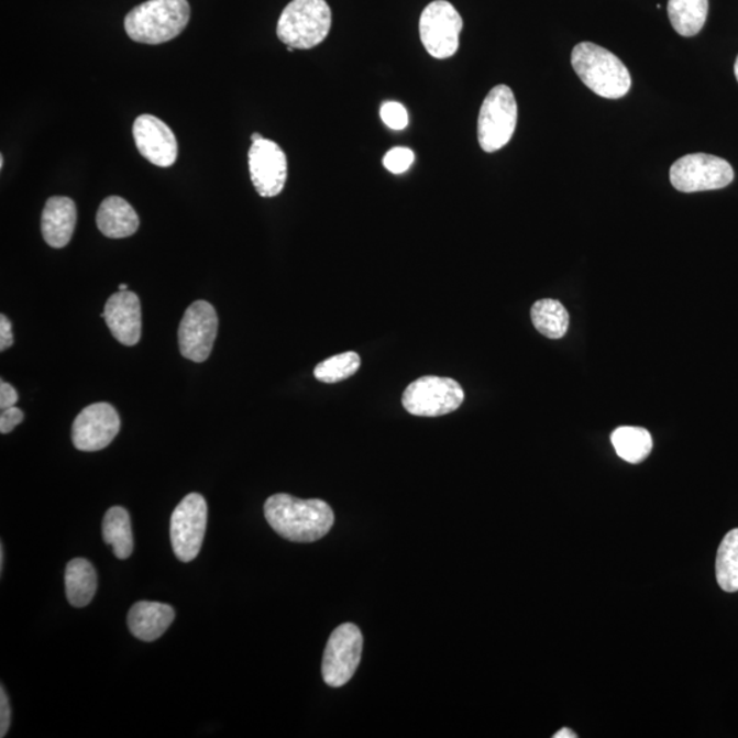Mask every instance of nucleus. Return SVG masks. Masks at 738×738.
Wrapping results in <instances>:
<instances>
[{"mask_svg":"<svg viewBox=\"0 0 738 738\" xmlns=\"http://www.w3.org/2000/svg\"><path fill=\"white\" fill-rule=\"evenodd\" d=\"M264 515L279 537L296 543H312L334 526V511L322 499H298L275 494L264 505Z\"/></svg>","mask_w":738,"mask_h":738,"instance_id":"obj_1","label":"nucleus"},{"mask_svg":"<svg viewBox=\"0 0 738 738\" xmlns=\"http://www.w3.org/2000/svg\"><path fill=\"white\" fill-rule=\"evenodd\" d=\"M190 20L188 0H148L125 19V31L133 42L167 43L181 35Z\"/></svg>","mask_w":738,"mask_h":738,"instance_id":"obj_2","label":"nucleus"},{"mask_svg":"<svg viewBox=\"0 0 738 738\" xmlns=\"http://www.w3.org/2000/svg\"><path fill=\"white\" fill-rule=\"evenodd\" d=\"M572 66L580 80L602 98H624L632 87V78L623 60L594 43H580L573 48Z\"/></svg>","mask_w":738,"mask_h":738,"instance_id":"obj_3","label":"nucleus"},{"mask_svg":"<svg viewBox=\"0 0 738 738\" xmlns=\"http://www.w3.org/2000/svg\"><path fill=\"white\" fill-rule=\"evenodd\" d=\"M331 20L326 0H291L282 11L277 35L287 47L313 48L329 36Z\"/></svg>","mask_w":738,"mask_h":738,"instance_id":"obj_4","label":"nucleus"},{"mask_svg":"<svg viewBox=\"0 0 738 738\" xmlns=\"http://www.w3.org/2000/svg\"><path fill=\"white\" fill-rule=\"evenodd\" d=\"M517 101L508 86H497L484 99L478 114L477 136L484 152L503 150L515 134Z\"/></svg>","mask_w":738,"mask_h":738,"instance_id":"obj_5","label":"nucleus"},{"mask_svg":"<svg viewBox=\"0 0 738 738\" xmlns=\"http://www.w3.org/2000/svg\"><path fill=\"white\" fill-rule=\"evenodd\" d=\"M465 394L458 381L441 376H422L404 392L403 405L410 415L439 417L454 412Z\"/></svg>","mask_w":738,"mask_h":738,"instance_id":"obj_6","label":"nucleus"},{"mask_svg":"<svg viewBox=\"0 0 738 738\" xmlns=\"http://www.w3.org/2000/svg\"><path fill=\"white\" fill-rule=\"evenodd\" d=\"M734 179L729 162L707 154L686 155L670 168V183L683 194L723 189Z\"/></svg>","mask_w":738,"mask_h":738,"instance_id":"obj_7","label":"nucleus"},{"mask_svg":"<svg viewBox=\"0 0 738 738\" xmlns=\"http://www.w3.org/2000/svg\"><path fill=\"white\" fill-rule=\"evenodd\" d=\"M462 26L464 22L454 5L447 0H436L422 10L420 16L422 46L433 58H452L460 47Z\"/></svg>","mask_w":738,"mask_h":738,"instance_id":"obj_8","label":"nucleus"},{"mask_svg":"<svg viewBox=\"0 0 738 738\" xmlns=\"http://www.w3.org/2000/svg\"><path fill=\"white\" fill-rule=\"evenodd\" d=\"M363 652V635L354 624H342L327 641L322 674L324 683L340 689L351 681Z\"/></svg>","mask_w":738,"mask_h":738,"instance_id":"obj_9","label":"nucleus"},{"mask_svg":"<svg viewBox=\"0 0 738 738\" xmlns=\"http://www.w3.org/2000/svg\"><path fill=\"white\" fill-rule=\"evenodd\" d=\"M207 503L200 494L186 495L172 516L170 537L174 554L181 562L199 555L207 528Z\"/></svg>","mask_w":738,"mask_h":738,"instance_id":"obj_10","label":"nucleus"},{"mask_svg":"<svg viewBox=\"0 0 738 738\" xmlns=\"http://www.w3.org/2000/svg\"><path fill=\"white\" fill-rule=\"evenodd\" d=\"M216 308L207 301H195L186 309L178 329L179 352L195 363H205L218 334Z\"/></svg>","mask_w":738,"mask_h":738,"instance_id":"obj_11","label":"nucleus"},{"mask_svg":"<svg viewBox=\"0 0 738 738\" xmlns=\"http://www.w3.org/2000/svg\"><path fill=\"white\" fill-rule=\"evenodd\" d=\"M121 419L112 405L98 403L82 409L73 422L71 439L81 452H99L114 441Z\"/></svg>","mask_w":738,"mask_h":738,"instance_id":"obj_12","label":"nucleus"},{"mask_svg":"<svg viewBox=\"0 0 738 738\" xmlns=\"http://www.w3.org/2000/svg\"><path fill=\"white\" fill-rule=\"evenodd\" d=\"M250 173L253 186L262 197H275L285 188L287 179V157L275 141L262 139L252 143Z\"/></svg>","mask_w":738,"mask_h":738,"instance_id":"obj_13","label":"nucleus"},{"mask_svg":"<svg viewBox=\"0 0 738 738\" xmlns=\"http://www.w3.org/2000/svg\"><path fill=\"white\" fill-rule=\"evenodd\" d=\"M137 150L152 165L170 167L178 156V143L170 128L154 115H140L133 125Z\"/></svg>","mask_w":738,"mask_h":738,"instance_id":"obj_14","label":"nucleus"},{"mask_svg":"<svg viewBox=\"0 0 738 738\" xmlns=\"http://www.w3.org/2000/svg\"><path fill=\"white\" fill-rule=\"evenodd\" d=\"M101 318L118 342L137 345L141 338V304L136 293L118 290L107 300Z\"/></svg>","mask_w":738,"mask_h":738,"instance_id":"obj_15","label":"nucleus"},{"mask_svg":"<svg viewBox=\"0 0 738 738\" xmlns=\"http://www.w3.org/2000/svg\"><path fill=\"white\" fill-rule=\"evenodd\" d=\"M77 223V207L69 197H49L42 216L44 241L55 250L69 244Z\"/></svg>","mask_w":738,"mask_h":738,"instance_id":"obj_16","label":"nucleus"},{"mask_svg":"<svg viewBox=\"0 0 738 738\" xmlns=\"http://www.w3.org/2000/svg\"><path fill=\"white\" fill-rule=\"evenodd\" d=\"M176 618L172 606L157 602H137L128 616L129 629L141 641H155L165 635Z\"/></svg>","mask_w":738,"mask_h":738,"instance_id":"obj_17","label":"nucleus"},{"mask_svg":"<svg viewBox=\"0 0 738 738\" xmlns=\"http://www.w3.org/2000/svg\"><path fill=\"white\" fill-rule=\"evenodd\" d=\"M96 223L101 234L109 239H126L136 233L140 219L126 200L120 196H110L101 202Z\"/></svg>","mask_w":738,"mask_h":738,"instance_id":"obj_18","label":"nucleus"},{"mask_svg":"<svg viewBox=\"0 0 738 738\" xmlns=\"http://www.w3.org/2000/svg\"><path fill=\"white\" fill-rule=\"evenodd\" d=\"M67 601L71 606L86 607L92 602L98 588V577L91 562L76 558L67 563L65 572Z\"/></svg>","mask_w":738,"mask_h":738,"instance_id":"obj_19","label":"nucleus"},{"mask_svg":"<svg viewBox=\"0 0 738 738\" xmlns=\"http://www.w3.org/2000/svg\"><path fill=\"white\" fill-rule=\"evenodd\" d=\"M103 540L111 546L112 553L120 560H128L133 553L134 540L131 516L121 506H114L103 518Z\"/></svg>","mask_w":738,"mask_h":738,"instance_id":"obj_20","label":"nucleus"},{"mask_svg":"<svg viewBox=\"0 0 738 738\" xmlns=\"http://www.w3.org/2000/svg\"><path fill=\"white\" fill-rule=\"evenodd\" d=\"M668 13L679 35L696 36L706 24L708 0H669Z\"/></svg>","mask_w":738,"mask_h":738,"instance_id":"obj_21","label":"nucleus"},{"mask_svg":"<svg viewBox=\"0 0 738 738\" xmlns=\"http://www.w3.org/2000/svg\"><path fill=\"white\" fill-rule=\"evenodd\" d=\"M531 319L540 334L550 340H560L569 329V313L560 301L544 298L533 304Z\"/></svg>","mask_w":738,"mask_h":738,"instance_id":"obj_22","label":"nucleus"},{"mask_svg":"<svg viewBox=\"0 0 738 738\" xmlns=\"http://www.w3.org/2000/svg\"><path fill=\"white\" fill-rule=\"evenodd\" d=\"M617 454L630 464L645 461L652 450L651 433L640 427H619L612 433Z\"/></svg>","mask_w":738,"mask_h":738,"instance_id":"obj_23","label":"nucleus"},{"mask_svg":"<svg viewBox=\"0 0 738 738\" xmlns=\"http://www.w3.org/2000/svg\"><path fill=\"white\" fill-rule=\"evenodd\" d=\"M717 582L725 593L738 591V528L726 535L715 562Z\"/></svg>","mask_w":738,"mask_h":738,"instance_id":"obj_24","label":"nucleus"},{"mask_svg":"<svg viewBox=\"0 0 738 738\" xmlns=\"http://www.w3.org/2000/svg\"><path fill=\"white\" fill-rule=\"evenodd\" d=\"M360 365H362V359L356 352L341 353L318 364L313 375L319 382L337 383L356 374Z\"/></svg>","mask_w":738,"mask_h":738,"instance_id":"obj_25","label":"nucleus"},{"mask_svg":"<svg viewBox=\"0 0 738 738\" xmlns=\"http://www.w3.org/2000/svg\"><path fill=\"white\" fill-rule=\"evenodd\" d=\"M414 151L404 148V146H397V148L388 151L385 157H383V165H385L387 170L393 174L408 172L410 166L414 165Z\"/></svg>","mask_w":738,"mask_h":738,"instance_id":"obj_26","label":"nucleus"},{"mask_svg":"<svg viewBox=\"0 0 738 738\" xmlns=\"http://www.w3.org/2000/svg\"><path fill=\"white\" fill-rule=\"evenodd\" d=\"M382 121L393 131H403L408 126L409 115L407 109L397 101H386L381 109Z\"/></svg>","mask_w":738,"mask_h":738,"instance_id":"obj_27","label":"nucleus"},{"mask_svg":"<svg viewBox=\"0 0 738 738\" xmlns=\"http://www.w3.org/2000/svg\"><path fill=\"white\" fill-rule=\"evenodd\" d=\"M24 420V412L20 408L11 407L8 409H2V415H0V432L9 433L14 430V428L21 425Z\"/></svg>","mask_w":738,"mask_h":738,"instance_id":"obj_28","label":"nucleus"},{"mask_svg":"<svg viewBox=\"0 0 738 738\" xmlns=\"http://www.w3.org/2000/svg\"><path fill=\"white\" fill-rule=\"evenodd\" d=\"M11 723V708L4 686L0 690V737L8 735Z\"/></svg>","mask_w":738,"mask_h":738,"instance_id":"obj_29","label":"nucleus"},{"mask_svg":"<svg viewBox=\"0 0 738 738\" xmlns=\"http://www.w3.org/2000/svg\"><path fill=\"white\" fill-rule=\"evenodd\" d=\"M19 401V393L8 382H0V408L8 409L15 407Z\"/></svg>","mask_w":738,"mask_h":738,"instance_id":"obj_30","label":"nucleus"},{"mask_svg":"<svg viewBox=\"0 0 738 738\" xmlns=\"http://www.w3.org/2000/svg\"><path fill=\"white\" fill-rule=\"evenodd\" d=\"M14 343L13 329L5 315H0V351L4 352Z\"/></svg>","mask_w":738,"mask_h":738,"instance_id":"obj_31","label":"nucleus"},{"mask_svg":"<svg viewBox=\"0 0 738 738\" xmlns=\"http://www.w3.org/2000/svg\"><path fill=\"white\" fill-rule=\"evenodd\" d=\"M577 735H574L571 729H562L554 735V738H576Z\"/></svg>","mask_w":738,"mask_h":738,"instance_id":"obj_32","label":"nucleus"},{"mask_svg":"<svg viewBox=\"0 0 738 738\" xmlns=\"http://www.w3.org/2000/svg\"><path fill=\"white\" fill-rule=\"evenodd\" d=\"M4 568V548L3 544H0V572H3Z\"/></svg>","mask_w":738,"mask_h":738,"instance_id":"obj_33","label":"nucleus"},{"mask_svg":"<svg viewBox=\"0 0 738 738\" xmlns=\"http://www.w3.org/2000/svg\"><path fill=\"white\" fill-rule=\"evenodd\" d=\"M262 139H263L262 134L258 133L252 134V143H256V141H261Z\"/></svg>","mask_w":738,"mask_h":738,"instance_id":"obj_34","label":"nucleus"},{"mask_svg":"<svg viewBox=\"0 0 738 738\" xmlns=\"http://www.w3.org/2000/svg\"><path fill=\"white\" fill-rule=\"evenodd\" d=\"M735 76H736L737 81H738V56H737L736 64H735Z\"/></svg>","mask_w":738,"mask_h":738,"instance_id":"obj_35","label":"nucleus"},{"mask_svg":"<svg viewBox=\"0 0 738 738\" xmlns=\"http://www.w3.org/2000/svg\"><path fill=\"white\" fill-rule=\"evenodd\" d=\"M121 291L128 290V285L126 284H121L120 287H118Z\"/></svg>","mask_w":738,"mask_h":738,"instance_id":"obj_36","label":"nucleus"},{"mask_svg":"<svg viewBox=\"0 0 738 738\" xmlns=\"http://www.w3.org/2000/svg\"><path fill=\"white\" fill-rule=\"evenodd\" d=\"M3 165H4V157L2 155L0 156V168H3Z\"/></svg>","mask_w":738,"mask_h":738,"instance_id":"obj_37","label":"nucleus"}]
</instances>
